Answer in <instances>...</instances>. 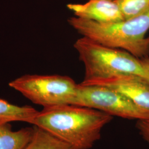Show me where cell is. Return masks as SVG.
Here are the masks:
<instances>
[{
    "label": "cell",
    "mask_w": 149,
    "mask_h": 149,
    "mask_svg": "<svg viewBox=\"0 0 149 149\" xmlns=\"http://www.w3.org/2000/svg\"><path fill=\"white\" fill-rule=\"evenodd\" d=\"M113 117L86 107L65 104L43 108L31 124L43 128L76 149H90Z\"/></svg>",
    "instance_id": "cell-1"
},
{
    "label": "cell",
    "mask_w": 149,
    "mask_h": 149,
    "mask_svg": "<svg viewBox=\"0 0 149 149\" xmlns=\"http://www.w3.org/2000/svg\"><path fill=\"white\" fill-rule=\"evenodd\" d=\"M70 25L82 37L111 48L123 50L141 59L149 55V10L130 19L100 23L77 17L68 19Z\"/></svg>",
    "instance_id": "cell-2"
},
{
    "label": "cell",
    "mask_w": 149,
    "mask_h": 149,
    "mask_svg": "<svg viewBox=\"0 0 149 149\" xmlns=\"http://www.w3.org/2000/svg\"><path fill=\"white\" fill-rule=\"evenodd\" d=\"M74 47L85 66L84 80L120 74H134L146 80L140 59L126 51L107 47L84 37L77 39Z\"/></svg>",
    "instance_id": "cell-3"
},
{
    "label": "cell",
    "mask_w": 149,
    "mask_h": 149,
    "mask_svg": "<svg viewBox=\"0 0 149 149\" xmlns=\"http://www.w3.org/2000/svg\"><path fill=\"white\" fill-rule=\"evenodd\" d=\"M9 86L43 108L74 104L78 88L71 77L58 74H26L11 81Z\"/></svg>",
    "instance_id": "cell-4"
},
{
    "label": "cell",
    "mask_w": 149,
    "mask_h": 149,
    "mask_svg": "<svg viewBox=\"0 0 149 149\" xmlns=\"http://www.w3.org/2000/svg\"><path fill=\"white\" fill-rule=\"evenodd\" d=\"M74 105L93 108L112 117L137 120L149 119V110L117 91L102 86L78 84Z\"/></svg>",
    "instance_id": "cell-5"
},
{
    "label": "cell",
    "mask_w": 149,
    "mask_h": 149,
    "mask_svg": "<svg viewBox=\"0 0 149 149\" xmlns=\"http://www.w3.org/2000/svg\"><path fill=\"white\" fill-rule=\"evenodd\" d=\"M81 84L102 86L116 91L141 108L149 111V83L134 74H120L104 79L84 80Z\"/></svg>",
    "instance_id": "cell-6"
},
{
    "label": "cell",
    "mask_w": 149,
    "mask_h": 149,
    "mask_svg": "<svg viewBox=\"0 0 149 149\" xmlns=\"http://www.w3.org/2000/svg\"><path fill=\"white\" fill-rule=\"evenodd\" d=\"M67 7L77 17L97 22L107 23L124 19L116 1L89 0L84 4L70 3Z\"/></svg>",
    "instance_id": "cell-7"
},
{
    "label": "cell",
    "mask_w": 149,
    "mask_h": 149,
    "mask_svg": "<svg viewBox=\"0 0 149 149\" xmlns=\"http://www.w3.org/2000/svg\"><path fill=\"white\" fill-rule=\"evenodd\" d=\"M33 134V127L13 131L10 123H0V149H24Z\"/></svg>",
    "instance_id": "cell-8"
},
{
    "label": "cell",
    "mask_w": 149,
    "mask_h": 149,
    "mask_svg": "<svg viewBox=\"0 0 149 149\" xmlns=\"http://www.w3.org/2000/svg\"><path fill=\"white\" fill-rule=\"evenodd\" d=\"M24 149H76L43 128L33 127L32 139Z\"/></svg>",
    "instance_id": "cell-9"
},
{
    "label": "cell",
    "mask_w": 149,
    "mask_h": 149,
    "mask_svg": "<svg viewBox=\"0 0 149 149\" xmlns=\"http://www.w3.org/2000/svg\"><path fill=\"white\" fill-rule=\"evenodd\" d=\"M38 112L32 107L18 106L0 99V123L19 121L31 124Z\"/></svg>",
    "instance_id": "cell-10"
},
{
    "label": "cell",
    "mask_w": 149,
    "mask_h": 149,
    "mask_svg": "<svg viewBox=\"0 0 149 149\" xmlns=\"http://www.w3.org/2000/svg\"><path fill=\"white\" fill-rule=\"evenodd\" d=\"M124 19L141 16L149 10V0H115Z\"/></svg>",
    "instance_id": "cell-11"
},
{
    "label": "cell",
    "mask_w": 149,
    "mask_h": 149,
    "mask_svg": "<svg viewBox=\"0 0 149 149\" xmlns=\"http://www.w3.org/2000/svg\"><path fill=\"white\" fill-rule=\"evenodd\" d=\"M136 127L142 138L149 144V119L138 120Z\"/></svg>",
    "instance_id": "cell-12"
},
{
    "label": "cell",
    "mask_w": 149,
    "mask_h": 149,
    "mask_svg": "<svg viewBox=\"0 0 149 149\" xmlns=\"http://www.w3.org/2000/svg\"><path fill=\"white\" fill-rule=\"evenodd\" d=\"M140 60L146 72V81L149 83V58L148 56Z\"/></svg>",
    "instance_id": "cell-13"
},
{
    "label": "cell",
    "mask_w": 149,
    "mask_h": 149,
    "mask_svg": "<svg viewBox=\"0 0 149 149\" xmlns=\"http://www.w3.org/2000/svg\"><path fill=\"white\" fill-rule=\"evenodd\" d=\"M113 1H115V0H113Z\"/></svg>",
    "instance_id": "cell-14"
}]
</instances>
